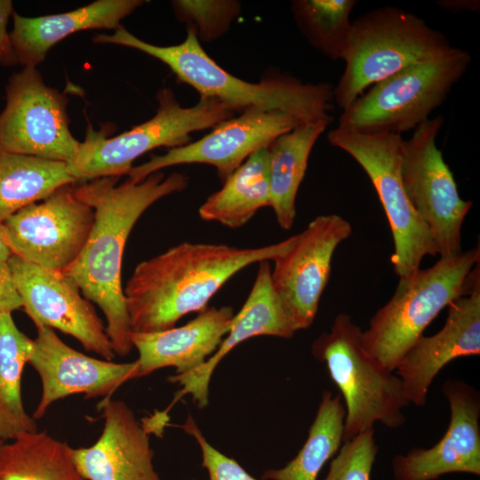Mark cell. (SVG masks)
I'll return each mask as SVG.
<instances>
[{
  "label": "cell",
  "instance_id": "cell-1",
  "mask_svg": "<svg viewBox=\"0 0 480 480\" xmlns=\"http://www.w3.org/2000/svg\"><path fill=\"white\" fill-rule=\"evenodd\" d=\"M105 177L74 185L76 195L94 211L88 240L77 257L60 271L79 287L84 297L103 312L113 350L126 356L132 349V332L121 280L127 238L141 214L157 200L184 190L188 177L172 172L151 173L140 181Z\"/></svg>",
  "mask_w": 480,
  "mask_h": 480
},
{
  "label": "cell",
  "instance_id": "cell-2",
  "mask_svg": "<svg viewBox=\"0 0 480 480\" xmlns=\"http://www.w3.org/2000/svg\"><path fill=\"white\" fill-rule=\"evenodd\" d=\"M295 239L255 248L184 242L140 262L124 288L132 332L164 331L183 316L203 311L231 276L252 263L274 260Z\"/></svg>",
  "mask_w": 480,
  "mask_h": 480
},
{
  "label": "cell",
  "instance_id": "cell-3",
  "mask_svg": "<svg viewBox=\"0 0 480 480\" xmlns=\"http://www.w3.org/2000/svg\"><path fill=\"white\" fill-rule=\"evenodd\" d=\"M97 44H114L142 52L164 63L177 79L193 87L200 97L215 99L232 111L279 110L302 122L324 119L329 113L333 87L329 83H303L279 72L269 73L258 83L235 76L219 66L203 49L195 32L187 28L185 40L160 46L135 36L122 26L113 34H97Z\"/></svg>",
  "mask_w": 480,
  "mask_h": 480
},
{
  "label": "cell",
  "instance_id": "cell-4",
  "mask_svg": "<svg viewBox=\"0 0 480 480\" xmlns=\"http://www.w3.org/2000/svg\"><path fill=\"white\" fill-rule=\"evenodd\" d=\"M480 286V247L440 258L428 268L399 278L391 299L362 332L366 352L394 372L425 329L456 299Z\"/></svg>",
  "mask_w": 480,
  "mask_h": 480
},
{
  "label": "cell",
  "instance_id": "cell-5",
  "mask_svg": "<svg viewBox=\"0 0 480 480\" xmlns=\"http://www.w3.org/2000/svg\"><path fill=\"white\" fill-rule=\"evenodd\" d=\"M452 48L442 32L411 12L393 6L369 11L351 22L333 100L343 110L378 82Z\"/></svg>",
  "mask_w": 480,
  "mask_h": 480
},
{
  "label": "cell",
  "instance_id": "cell-6",
  "mask_svg": "<svg viewBox=\"0 0 480 480\" xmlns=\"http://www.w3.org/2000/svg\"><path fill=\"white\" fill-rule=\"evenodd\" d=\"M362 330L351 316H336L330 332L312 344V355L324 363L345 401L342 443L372 428L376 422L396 428L405 422L402 412L410 403L400 378L381 366L364 348Z\"/></svg>",
  "mask_w": 480,
  "mask_h": 480
},
{
  "label": "cell",
  "instance_id": "cell-7",
  "mask_svg": "<svg viewBox=\"0 0 480 480\" xmlns=\"http://www.w3.org/2000/svg\"><path fill=\"white\" fill-rule=\"evenodd\" d=\"M156 100L158 108L152 118L117 136L108 137L105 127L95 131L88 124L76 156L67 164L68 172L77 183L128 175L132 163L145 153L160 147L184 146L192 132L213 128L235 115L225 104L206 97L184 108L171 88L159 90Z\"/></svg>",
  "mask_w": 480,
  "mask_h": 480
},
{
  "label": "cell",
  "instance_id": "cell-8",
  "mask_svg": "<svg viewBox=\"0 0 480 480\" xmlns=\"http://www.w3.org/2000/svg\"><path fill=\"white\" fill-rule=\"evenodd\" d=\"M471 60L468 52L453 47L378 82L342 110L338 128L395 134L415 129L445 101Z\"/></svg>",
  "mask_w": 480,
  "mask_h": 480
},
{
  "label": "cell",
  "instance_id": "cell-9",
  "mask_svg": "<svg viewBox=\"0 0 480 480\" xmlns=\"http://www.w3.org/2000/svg\"><path fill=\"white\" fill-rule=\"evenodd\" d=\"M327 139L350 155L371 180L390 226L394 241L390 261L396 276L407 277L420 268L425 256H436L431 236L404 188L401 134L360 133L337 127Z\"/></svg>",
  "mask_w": 480,
  "mask_h": 480
},
{
  "label": "cell",
  "instance_id": "cell-10",
  "mask_svg": "<svg viewBox=\"0 0 480 480\" xmlns=\"http://www.w3.org/2000/svg\"><path fill=\"white\" fill-rule=\"evenodd\" d=\"M442 116L419 124L403 142L402 180L407 197L427 227L440 258L459 255L461 229L472 206L460 198L453 174L436 146Z\"/></svg>",
  "mask_w": 480,
  "mask_h": 480
},
{
  "label": "cell",
  "instance_id": "cell-11",
  "mask_svg": "<svg viewBox=\"0 0 480 480\" xmlns=\"http://www.w3.org/2000/svg\"><path fill=\"white\" fill-rule=\"evenodd\" d=\"M0 113V148L43 159L71 162L80 141L69 130L68 97L45 84L33 67L13 73Z\"/></svg>",
  "mask_w": 480,
  "mask_h": 480
},
{
  "label": "cell",
  "instance_id": "cell-12",
  "mask_svg": "<svg viewBox=\"0 0 480 480\" xmlns=\"http://www.w3.org/2000/svg\"><path fill=\"white\" fill-rule=\"evenodd\" d=\"M75 184L57 188L3 221L14 255L57 271L77 259L92 231L94 211L76 195Z\"/></svg>",
  "mask_w": 480,
  "mask_h": 480
},
{
  "label": "cell",
  "instance_id": "cell-13",
  "mask_svg": "<svg viewBox=\"0 0 480 480\" xmlns=\"http://www.w3.org/2000/svg\"><path fill=\"white\" fill-rule=\"evenodd\" d=\"M351 234L352 227L343 217L317 216L296 235L292 246L273 260L272 285L295 332L313 324L334 252Z\"/></svg>",
  "mask_w": 480,
  "mask_h": 480
},
{
  "label": "cell",
  "instance_id": "cell-14",
  "mask_svg": "<svg viewBox=\"0 0 480 480\" xmlns=\"http://www.w3.org/2000/svg\"><path fill=\"white\" fill-rule=\"evenodd\" d=\"M22 301L36 327L57 329L76 339L87 351L113 361L116 354L106 326L78 285L60 271L12 254L7 260Z\"/></svg>",
  "mask_w": 480,
  "mask_h": 480
},
{
  "label": "cell",
  "instance_id": "cell-15",
  "mask_svg": "<svg viewBox=\"0 0 480 480\" xmlns=\"http://www.w3.org/2000/svg\"><path fill=\"white\" fill-rule=\"evenodd\" d=\"M302 123L279 110L252 109L215 125L212 132L194 142L152 155L148 161L132 166L128 179L140 181L151 173L178 164H206L217 169L225 180L252 153Z\"/></svg>",
  "mask_w": 480,
  "mask_h": 480
},
{
  "label": "cell",
  "instance_id": "cell-16",
  "mask_svg": "<svg viewBox=\"0 0 480 480\" xmlns=\"http://www.w3.org/2000/svg\"><path fill=\"white\" fill-rule=\"evenodd\" d=\"M28 364L42 382L41 399L34 412L41 419L56 401L73 394L85 398L111 397L125 381L134 379L137 361L115 363L86 356L62 341L53 329L36 327Z\"/></svg>",
  "mask_w": 480,
  "mask_h": 480
},
{
  "label": "cell",
  "instance_id": "cell-17",
  "mask_svg": "<svg viewBox=\"0 0 480 480\" xmlns=\"http://www.w3.org/2000/svg\"><path fill=\"white\" fill-rule=\"evenodd\" d=\"M451 418L430 448L415 447L391 460L395 480H436L449 473L480 476V396L469 384L448 380L442 386Z\"/></svg>",
  "mask_w": 480,
  "mask_h": 480
},
{
  "label": "cell",
  "instance_id": "cell-18",
  "mask_svg": "<svg viewBox=\"0 0 480 480\" xmlns=\"http://www.w3.org/2000/svg\"><path fill=\"white\" fill-rule=\"evenodd\" d=\"M98 410L104 420L98 440L73 448L76 467L84 480H163L155 468L149 430L126 403L103 398Z\"/></svg>",
  "mask_w": 480,
  "mask_h": 480
},
{
  "label": "cell",
  "instance_id": "cell-19",
  "mask_svg": "<svg viewBox=\"0 0 480 480\" xmlns=\"http://www.w3.org/2000/svg\"><path fill=\"white\" fill-rule=\"evenodd\" d=\"M480 355V286L448 306L443 328L431 336L422 335L396 367L404 394L411 404L423 406L428 388L450 362Z\"/></svg>",
  "mask_w": 480,
  "mask_h": 480
},
{
  "label": "cell",
  "instance_id": "cell-20",
  "mask_svg": "<svg viewBox=\"0 0 480 480\" xmlns=\"http://www.w3.org/2000/svg\"><path fill=\"white\" fill-rule=\"evenodd\" d=\"M294 332L274 291L269 262L262 260L259 262L257 276L247 300L241 310L234 316L230 329L216 352L200 367L168 378L171 383H178L182 387L175 395L171 406L183 396L190 394L196 405L204 408L209 403L212 375L230 350L255 336L269 335L289 339Z\"/></svg>",
  "mask_w": 480,
  "mask_h": 480
},
{
  "label": "cell",
  "instance_id": "cell-21",
  "mask_svg": "<svg viewBox=\"0 0 480 480\" xmlns=\"http://www.w3.org/2000/svg\"><path fill=\"white\" fill-rule=\"evenodd\" d=\"M234 316L231 307H212L180 327L156 332H132L131 343L139 353L134 379L168 366L174 367L176 374L200 367L218 349Z\"/></svg>",
  "mask_w": 480,
  "mask_h": 480
},
{
  "label": "cell",
  "instance_id": "cell-22",
  "mask_svg": "<svg viewBox=\"0 0 480 480\" xmlns=\"http://www.w3.org/2000/svg\"><path fill=\"white\" fill-rule=\"evenodd\" d=\"M142 0H97L68 12L25 17L13 12L11 42L17 63L36 68L49 50L71 34L86 29H117Z\"/></svg>",
  "mask_w": 480,
  "mask_h": 480
},
{
  "label": "cell",
  "instance_id": "cell-23",
  "mask_svg": "<svg viewBox=\"0 0 480 480\" xmlns=\"http://www.w3.org/2000/svg\"><path fill=\"white\" fill-rule=\"evenodd\" d=\"M331 121L302 122L268 146L270 204L279 226L290 229L296 216L295 201L310 152Z\"/></svg>",
  "mask_w": 480,
  "mask_h": 480
},
{
  "label": "cell",
  "instance_id": "cell-24",
  "mask_svg": "<svg viewBox=\"0 0 480 480\" xmlns=\"http://www.w3.org/2000/svg\"><path fill=\"white\" fill-rule=\"evenodd\" d=\"M269 204L268 152L262 148L224 180L222 188L200 206L198 214L204 220L237 228Z\"/></svg>",
  "mask_w": 480,
  "mask_h": 480
},
{
  "label": "cell",
  "instance_id": "cell-25",
  "mask_svg": "<svg viewBox=\"0 0 480 480\" xmlns=\"http://www.w3.org/2000/svg\"><path fill=\"white\" fill-rule=\"evenodd\" d=\"M0 445V480H84L73 448L46 431L23 433Z\"/></svg>",
  "mask_w": 480,
  "mask_h": 480
},
{
  "label": "cell",
  "instance_id": "cell-26",
  "mask_svg": "<svg viewBox=\"0 0 480 480\" xmlns=\"http://www.w3.org/2000/svg\"><path fill=\"white\" fill-rule=\"evenodd\" d=\"M33 344L16 326L12 314L0 315V444L38 430L21 396V375Z\"/></svg>",
  "mask_w": 480,
  "mask_h": 480
},
{
  "label": "cell",
  "instance_id": "cell-27",
  "mask_svg": "<svg viewBox=\"0 0 480 480\" xmlns=\"http://www.w3.org/2000/svg\"><path fill=\"white\" fill-rule=\"evenodd\" d=\"M77 183L67 164L16 154L0 148V221L57 188Z\"/></svg>",
  "mask_w": 480,
  "mask_h": 480
},
{
  "label": "cell",
  "instance_id": "cell-28",
  "mask_svg": "<svg viewBox=\"0 0 480 480\" xmlns=\"http://www.w3.org/2000/svg\"><path fill=\"white\" fill-rule=\"evenodd\" d=\"M345 404L340 395L322 394L308 439L296 457L284 468L264 472V480H316L324 465L342 444Z\"/></svg>",
  "mask_w": 480,
  "mask_h": 480
},
{
  "label": "cell",
  "instance_id": "cell-29",
  "mask_svg": "<svg viewBox=\"0 0 480 480\" xmlns=\"http://www.w3.org/2000/svg\"><path fill=\"white\" fill-rule=\"evenodd\" d=\"M356 0H294L291 9L297 27L316 51L332 60H343Z\"/></svg>",
  "mask_w": 480,
  "mask_h": 480
},
{
  "label": "cell",
  "instance_id": "cell-30",
  "mask_svg": "<svg viewBox=\"0 0 480 480\" xmlns=\"http://www.w3.org/2000/svg\"><path fill=\"white\" fill-rule=\"evenodd\" d=\"M172 6L177 19L207 43L224 36L242 10L236 0H175Z\"/></svg>",
  "mask_w": 480,
  "mask_h": 480
},
{
  "label": "cell",
  "instance_id": "cell-31",
  "mask_svg": "<svg viewBox=\"0 0 480 480\" xmlns=\"http://www.w3.org/2000/svg\"><path fill=\"white\" fill-rule=\"evenodd\" d=\"M323 480H371V472L379 448L374 428L343 442Z\"/></svg>",
  "mask_w": 480,
  "mask_h": 480
},
{
  "label": "cell",
  "instance_id": "cell-32",
  "mask_svg": "<svg viewBox=\"0 0 480 480\" xmlns=\"http://www.w3.org/2000/svg\"><path fill=\"white\" fill-rule=\"evenodd\" d=\"M197 443L202 452V467L209 480H257L247 473L236 460L215 449L204 437L192 415L179 426ZM196 480V479H191Z\"/></svg>",
  "mask_w": 480,
  "mask_h": 480
},
{
  "label": "cell",
  "instance_id": "cell-33",
  "mask_svg": "<svg viewBox=\"0 0 480 480\" xmlns=\"http://www.w3.org/2000/svg\"><path fill=\"white\" fill-rule=\"evenodd\" d=\"M22 308V301L7 261L0 260V315L12 314Z\"/></svg>",
  "mask_w": 480,
  "mask_h": 480
},
{
  "label": "cell",
  "instance_id": "cell-34",
  "mask_svg": "<svg viewBox=\"0 0 480 480\" xmlns=\"http://www.w3.org/2000/svg\"><path fill=\"white\" fill-rule=\"evenodd\" d=\"M14 12L11 0H0V65L9 67L18 64L11 42L7 24Z\"/></svg>",
  "mask_w": 480,
  "mask_h": 480
},
{
  "label": "cell",
  "instance_id": "cell-35",
  "mask_svg": "<svg viewBox=\"0 0 480 480\" xmlns=\"http://www.w3.org/2000/svg\"><path fill=\"white\" fill-rule=\"evenodd\" d=\"M441 7L450 11L458 12L460 11L477 12L479 10V1L476 0H452L440 1L438 4Z\"/></svg>",
  "mask_w": 480,
  "mask_h": 480
},
{
  "label": "cell",
  "instance_id": "cell-36",
  "mask_svg": "<svg viewBox=\"0 0 480 480\" xmlns=\"http://www.w3.org/2000/svg\"><path fill=\"white\" fill-rule=\"evenodd\" d=\"M12 254L13 253L7 243L3 222L0 221V260L7 261Z\"/></svg>",
  "mask_w": 480,
  "mask_h": 480
},
{
  "label": "cell",
  "instance_id": "cell-37",
  "mask_svg": "<svg viewBox=\"0 0 480 480\" xmlns=\"http://www.w3.org/2000/svg\"><path fill=\"white\" fill-rule=\"evenodd\" d=\"M3 444H4V443H3ZM1 444H0V445H1Z\"/></svg>",
  "mask_w": 480,
  "mask_h": 480
}]
</instances>
